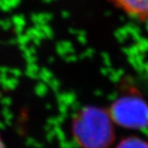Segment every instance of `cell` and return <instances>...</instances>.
Listing matches in <instances>:
<instances>
[{
    "mask_svg": "<svg viewBox=\"0 0 148 148\" xmlns=\"http://www.w3.org/2000/svg\"><path fill=\"white\" fill-rule=\"evenodd\" d=\"M0 148H5V147H4V145H3V143H2V141H1V139H0Z\"/></svg>",
    "mask_w": 148,
    "mask_h": 148,
    "instance_id": "3",
    "label": "cell"
},
{
    "mask_svg": "<svg viewBox=\"0 0 148 148\" xmlns=\"http://www.w3.org/2000/svg\"><path fill=\"white\" fill-rule=\"evenodd\" d=\"M118 148H148V145L138 139H129L123 142Z\"/></svg>",
    "mask_w": 148,
    "mask_h": 148,
    "instance_id": "2",
    "label": "cell"
},
{
    "mask_svg": "<svg viewBox=\"0 0 148 148\" xmlns=\"http://www.w3.org/2000/svg\"><path fill=\"white\" fill-rule=\"evenodd\" d=\"M128 15L140 21L148 20V0H109Z\"/></svg>",
    "mask_w": 148,
    "mask_h": 148,
    "instance_id": "1",
    "label": "cell"
}]
</instances>
